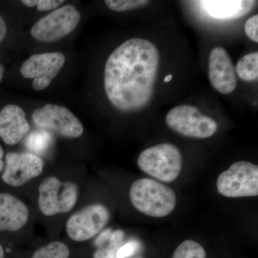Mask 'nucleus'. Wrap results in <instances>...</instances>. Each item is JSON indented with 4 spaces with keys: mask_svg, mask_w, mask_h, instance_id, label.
Masks as SVG:
<instances>
[{
    "mask_svg": "<svg viewBox=\"0 0 258 258\" xmlns=\"http://www.w3.org/2000/svg\"><path fill=\"white\" fill-rule=\"evenodd\" d=\"M159 66L157 47L145 39H129L115 49L104 71L105 91L112 105L125 113L149 106Z\"/></svg>",
    "mask_w": 258,
    "mask_h": 258,
    "instance_id": "f257e3e1",
    "label": "nucleus"
},
{
    "mask_svg": "<svg viewBox=\"0 0 258 258\" xmlns=\"http://www.w3.org/2000/svg\"><path fill=\"white\" fill-rule=\"evenodd\" d=\"M70 249L63 242L54 241L34 252L32 258H69Z\"/></svg>",
    "mask_w": 258,
    "mask_h": 258,
    "instance_id": "6ab92c4d",
    "label": "nucleus"
},
{
    "mask_svg": "<svg viewBox=\"0 0 258 258\" xmlns=\"http://www.w3.org/2000/svg\"><path fill=\"white\" fill-rule=\"evenodd\" d=\"M173 76L171 74L167 75L166 76L165 79H164V82L168 83L169 81H171L172 80Z\"/></svg>",
    "mask_w": 258,
    "mask_h": 258,
    "instance_id": "c85d7f7f",
    "label": "nucleus"
},
{
    "mask_svg": "<svg viewBox=\"0 0 258 258\" xmlns=\"http://www.w3.org/2000/svg\"><path fill=\"white\" fill-rule=\"evenodd\" d=\"M136 258H144V257H136Z\"/></svg>",
    "mask_w": 258,
    "mask_h": 258,
    "instance_id": "7c9ffc66",
    "label": "nucleus"
},
{
    "mask_svg": "<svg viewBox=\"0 0 258 258\" xmlns=\"http://www.w3.org/2000/svg\"><path fill=\"white\" fill-rule=\"evenodd\" d=\"M81 19L79 10L73 5H66L39 20L30 33L39 42L57 41L74 31Z\"/></svg>",
    "mask_w": 258,
    "mask_h": 258,
    "instance_id": "0eeeda50",
    "label": "nucleus"
},
{
    "mask_svg": "<svg viewBox=\"0 0 258 258\" xmlns=\"http://www.w3.org/2000/svg\"><path fill=\"white\" fill-rule=\"evenodd\" d=\"M7 34V25L4 19L0 15V42L3 41Z\"/></svg>",
    "mask_w": 258,
    "mask_h": 258,
    "instance_id": "393cba45",
    "label": "nucleus"
},
{
    "mask_svg": "<svg viewBox=\"0 0 258 258\" xmlns=\"http://www.w3.org/2000/svg\"><path fill=\"white\" fill-rule=\"evenodd\" d=\"M129 197L134 208L149 217L167 216L176 207V194L173 189L150 178L134 181Z\"/></svg>",
    "mask_w": 258,
    "mask_h": 258,
    "instance_id": "f03ea898",
    "label": "nucleus"
},
{
    "mask_svg": "<svg viewBox=\"0 0 258 258\" xmlns=\"http://www.w3.org/2000/svg\"><path fill=\"white\" fill-rule=\"evenodd\" d=\"M66 57L62 52L35 54L25 61L20 68V74L25 79H32V88L42 91L50 86L63 67Z\"/></svg>",
    "mask_w": 258,
    "mask_h": 258,
    "instance_id": "9d476101",
    "label": "nucleus"
},
{
    "mask_svg": "<svg viewBox=\"0 0 258 258\" xmlns=\"http://www.w3.org/2000/svg\"><path fill=\"white\" fill-rule=\"evenodd\" d=\"M137 163L141 170L149 176L164 182H172L182 169V156L176 146L164 143L145 149Z\"/></svg>",
    "mask_w": 258,
    "mask_h": 258,
    "instance_id": "7ed1b4c3",
    "label": "nucleus"
},
{
    "mask_svg": "<svg viewBox=\"0 0 258 258\" xmlns=\"http://www.w3.org/2000/svg\"><path fill=\"white\" fill-rule=\"evenodd\" d=\"M149 1L146 0H106V6L115 12H125L146 6Z\"/></svg>",
    "mask_w": 258,
    "mask_h": 258,
    "instance_id": "412c9836",
    "label": "nucleus"
},
{
    "mask_svg": "<svg viewBox=\"0 0 258 258\" xmlns=\"http://www.w3.org/2000/svg\"><path fill=\"white\" fill-rule=\"evenodd\" d=\"M209 78L214 88L222 94H230L237 87V76L230 56L225 49H212L209 57Z\"/></svg>",
    "mask_w": 258,
    "mask_h": 258,
    "instance_id": "f8f14e48",
    "label": "nucleus"
},
{
    "mask_svg": "<svg viewBox=\"0 0 258 258\" xmlns=\"http://www.w3.org/2000/svg\"><path fill=\"white\" fill-rule=\"evenodd\" d=\"M3 179L6 184L18 187L37 177L43 170L41 158L31 153H8Z\"/></svg>",
    "mask_w": 258,
    "mask_h": 258,
    "instance_id": "9b49d317",
    "label": "nucleus"
},
{
    "mask_svg": "<svg viewBox=\"0 0 258 258\" xmlns=\"http://www.w3.org/2000/svg\"><path fill=\"white\" fill-rule=\"evenodd\" d=\"M32 118L35 125L39 128L55 132L66 138H79L84 131L81 120L64 106L45 105L35 110Z\"/></svg>",
    "mask_w": 258,
    "mask_h": 258,
    "instance_id": "6e6552de",
    "label": "nucleus"
},
{
    "mask_svg": "<svg viewBox=\"0 0 258 258\" xmlns=\"http://www.w3.org/2000/svg\"><path fill=\"white\" fill-rule=\"evenodd\" d=\"M124 236L123 230L113 231L106 242L97 246L98 249L93 254V258H116L117 252L123 243Z\"/></svg>",
    "mask_w": 258,
    "mask_h": 258,
    "instance_id": "a211bd4d",
    "label": "nucleus"
},
{
    "mask_svg": "<svg viewBox=\"0 0 258 258\" xmlns=\"http://www.w3.org/2000/svg\"><path fill=\"white\" fill-rule=\"evenodd\" d=\"M141 248V243L138 240H132L122 244L116 253V258H128L132 257Z\"/></svg>",
    "mask_w": 258,
    "mask_h": 258,
    "instance_id": "4be33fe9",
    "label": "nucleus"
},
{
    "mask_svg": "<svg viewBox=\"0 0 258 258\" xmlns=\"http://www.w3.org/2000/svg\"><path fill=\"white\" fill-rule=\"evenodd\" d=\"M0 258H5L4 249L1 244H0Z\"/></svg>",
    "mask_w": 258,
    "mask_h": 258,
    "instance_id": "c756f323",
    "label": "nucleus"
},
{
    "mask_svg": "<svg viewBox=\"0 0 258 258\" xmlns=\"http://www.w3.org/2000/svg\"><path fill=\"white\" fill-rule=\"evenodd\" d=\"M166 122L176 133L189 138H210L217 130L215 120L203 114L196 106L190 105L172 108L166 115Z\"/></svg>",
    "mask_w": 258,
    "mask_h": 258,
    "instance_id": "423d86ee",
    "label": "nucleus"
},
{
    "mask_svg": "<svg viewBox=\"0 0 258 258\" xmlns=\"http://www.w3.org/2000/svg\"><path fill=\"white\" fill-rule=\"evenodd\" d=\"M246 35L253 42H258V15L249 19L244 25Z\"/></svg>",
    "mask_w": 258,
    "mask_h": 258,
    "instance_id": "5701e85b",
    "label": "nucleus"
},
{
    "mask_svg": "<svg viewBox=\"0 0 258 258\" xmlns=\"http://www.w3.org/2000/svg\"><path fill=\"white\" fill-rule=\"evenodd\" d=\"M173 258H206V252L196 241L186 240L178 246Z\"/></svg>",
    "mask_w": 258,
    "mask_h": 258,
    "instance_id": "aec40b11",
    "label": "nucleus"
},
{
    "mask_svg": "<svg viewBox=\"0 0 258 258\" xmlns=\"http://www.w3.org/2000/svg\"><path fill=\"white\" fill-rule=\"evenodd\" d=\"M63 3V0H39L37 2V9L39 11H47L55 9Z\"/></svg>",
    "mask_w": 258,
    "mask_h": 258,
    "instance_id": "b1692460",
    "label": "nucleus"
},
{
    "mask_svg": "<svg viewBox=\"0 0 258 258\" xmlns=\"http://www.w3.org/2000/svg\"><path fill=\"white\" fill-rule=\"evenodd\" d=\"M219 194L226 198H239L258 195V166L249 161H237L217 179Z\"/></svg>",
    "mask_w": 258,
    "mask_h": 258,
    "instance_id": "20e7f679",
    "label": "nucleus"
},
{
    "mask_svg": "<svg viewBox=\"0 0 258 258\" xmlns=\"http://www.w3.org/2000/svg\"><path fill=\"white\" fill-rule=\"evenodd\" d=\"M38 190L39 209L46 216L71 211L79 198L76 184L73 181H61L55 176L44 179Z\"/></svg>",
    "mask_w": 258,
    "mask_h": 258,
    "instance_id": "39448f33",
    "label": "nucleus"
},
{
    "mask_svg": "<svg viewBox=\"0 0 258 258\" xmlns=\"http://www.w3.org/2000/svg\"><path fill=\"white\" fill-rule=\"evenodd\" d=\"M3 75H4V68L0 64V82H1L2 80H3Z\"/></svg>",
    "mask_w": 258,
    "mask_h": 258,
    "instance_id": "cd10ccee",
    "label": "nucleus"
},
{
    "mask_svg": "<svg viewBox=\"0 0 258 258\" xmlns=\"http://www.w3.org/2000/svg\"><path fill=\"white\" fill-rule=\"evenodd\" d=\"M37 2H38V0H23L22 3L29 7V8H33V7L36 6Z\"/></svg>",
    "mask_w": 258,
    "mask_h": 258,
    "instance_id": "a878e982",
    "label": "nucleus"
},
{
    "mask_svg": "<svg viewBox=\"0 0 258 258\" xmlns=\"http://www.w3.org/2000/svg\"><path fill=\"white\" fill-rule=\"evenodd\" d=\"M236 74L244 81H252L258 77V52L243 56L235 68Z\"/></svg>",
    "mask_w": 258,
    "mask_h": 258,
    "instance_id": "f3484780",
    "label": "nucleus"
},
{
    "mask_svg": "<svg viewBox=\"0 0 258 258\" xmlns=\"http://www.w3.org/2000/svg\"><path fill=\"white\" fill-rule=\"evenodd\" d=\"M25 144L31 154L40 157L46 154L52 147L53 138L50 132L40 129L29 134Z\"/></svg>",
    "mask_w": 258,
    "mask_h": 258,
    "instance_id": "dca6fc26",
    "label": "nucleus"
},
{
    "mask_svg": "<svg viewBox=\"0 0 258 258\" xmlns=\"http://www.w3.org/2000/svg\"><path fill=\"white\" fill-rule=\"evenodd\" d=\"M3 154H4V152H3V149H2L1 146H0V172H1L2 170L3 169V168H4V162H3V160H2V158L3 157Z\"/></svg>",
    "mask_w": 258,
    "mask_h": 258,
    "instance_id": "bb28decb",
    "label": "nucleus"
},
{
    "mask_svg": "<svg viewBox=\"0 0 258 258\" xmlns=\"http://www.w3.org/2000/svg\"><path fill=\"white\" fill-rule=\"evenodd\" d=\"M28 207L20 199L8 193H0V231L16 232L26 225Z\"/></svg>",
    "mask_w": 258,
    "mask_h": 258,
    "instance_id": "4468645a",
    "label": "nucleus"
},
{
    "mask_svg": "<svg viewBox=\"0 0 258 258\" xmlns=\"http://www.w3.org/2000/svg\"><path fill=\"white\" fill-rule=\"evenodd\" d=\"M199 3L212 18L230 20L247 15L252 11L257 2L253 0H205Z\"/></svg>",
    "mask_w": 258,
    "mask_h": 258,
    "instance_id": "2eb2a0df",
    "label": "nucleus"
},
{
    "mask_svg": "<svg viewBox=\"0 0 258 258\" xmlns=\"http://www.w3.org/2000/svg\"><path fill=\"white\" fill-rule=\"evenodd\" d=\"M109 218V210L105 205L91 204L70 217L66 232L76 242L90 240L103 230Z\"/></svg>",
    "mask_w": 258,
    "mask_h": 258,
    "instance_id": "1a4fd4ad",
    "label": "nucleus"
},
{
    "mask_svg": "<svg viewBox=\"0 0 258 258\" xmlns=\"http://www.w3.org/2000/svg\"><path fill=\"white\" fill-rule=\"evenodd\" d=\"M30 130L25 111L18 105L5 106L0 111V138L8 145L21 142Z\"/></svg>",
    "mask_w": 258,
    "mask_h": 258,
    "instance_id": "ddd939ff",
    "label": "nucleus"
}]
</instances>
